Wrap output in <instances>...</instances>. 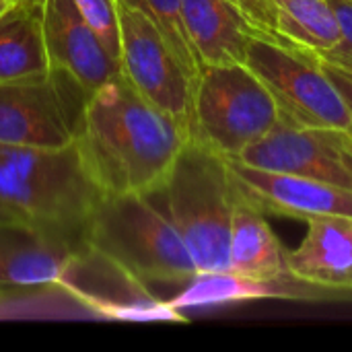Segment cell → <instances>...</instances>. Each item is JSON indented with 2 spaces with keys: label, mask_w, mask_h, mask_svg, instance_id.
<instances>
[{
  "label": "cell",
  "mask_w": 352,
  "mask_h": 352,
  "mask_svg": "<svg viewBox=\"0 0 352 352\" xmlns=\"http://www.w3.org/2000/svg\"><path fill=\"white\" fill-rule=\"evenodd\" d=\"M190 138L120 74L89 95L74 144L103 194H153Z\"/></svg>",
  "instance_id": "1"
},
{
  "label": "cell",
  "mask_w": 352,
  "mask_h": 352,
  "mask_svg": "<svg viewBox=\"0 0 352 352\" xmlns=\"http://www.w3.org/2000/svg\"><path fill=\"white\" fill-rule=\"evenodd\" d=\"M103 192L76 144L37 148L0 144V204L78 248Z\"/></svg>",
  "instance_id": "2"
},
{
  "label": "cell",
  "mask_w": 352,
  "mask_h": 352,
  "mask_svg": "<svg viewBox=\"0 0 352 352\" xmlns=\"http://www.w3.org/2000/svg\"><path fill=\"white\" fill-rule=\"evenodd\" d=\"M159 196L190 250L198 274L227 272L235 206V188L227 159L200 140L190 138Z\"/></svg>",
  "instance_id": "3"
},
{
  "label": "cell",
  "mask_w": 352,
  "mask_h": 352,
  "mask_svg": "<svg viewBox=\"0 0 352 352\" xmlns=\"http://www.w3.org/2000/svg\"><path fill=\"white\" fill-rule=\"evenodd\" d=\"M82 243L103 252L144 285H188L198 274L179 231L153 194H103Z\"/></svg>",
  "instance_id": "4"
},
{
  "label": "cell",
  "mask_w": 352,
  "mask_h": 352,
  "mask_svg": "<svg viewBox=\"0 0 352 352\" xmlns=\"http://www.w3.org/2000/svg\"><path fill=\"white\" fill-rule=\"evenodd\" d=\"M276 124L274 99L245 64L202 66L194 85L192 138L237 159Z\"/></svg>",
  "instance_id": "5"
},
{
  "label": "cell",
  "mask_w": 352,
  "mask_h": 352,
  "mask_svg": "<svg viewBox=\"0 0 352 352\" xmlns=\"http://www.w3.org/2000/svg\"><path fill=\"white\" fill-rule=\"evenodd\" d=\"M245 66L274 99L278 122L295 128H352L351 111L318 56L256 37L250 43Z\"/></svg>",
  "instance_id": "6"
},
{
  "label": "cell",
  "mask_w": 352,
  "mask_h": 352,
  "mask_svg": "<svg viewBox=\"0 0 352 352\" xmlns=\"http://www.w3.org/2000/svg\"><path fill=\"white\" fill-rule=\"evenodd\" d=\"M89 95L58 70L39 80L0 82V144L72 146Z\"/></svg>",
  "instance_id": "7"
},
{
  "label": "cell",
  "mask_w": 352,
  "mask_h": 352,
  "mask_svg": "<svg viewBox=\"0 0 352 352\" xmlns=\"http://www.w3.org/2000/svg\"><path fill=\"white\" fill-rule=\"evenodd\" d=\"M120 70L146 101L194 132V80L159 31L140 10L118 2Z\"/></svg>",
  "instance_id": "8"
},
{
  "label": "cell",
  "mask_w": 352,
  "mask_h": 352,
  "mask_svg": "<svg viewBox=\"0 0 352 352\" xmlns=\"http://www.w3.org/2000/svg\"><path fill=\"white\" fill-rule=\"evenodd\" d=\"M56 287L93 316L107 320L184 322V316L171 303L157 299L148 285L89 243L72 250Z\"/></svg>",
  "instance_id": "9"
},
{
  "label": "cell",
  "mask_w": 352,
  "mask_h": 352,
  "mask_svg": "<svg viewBox=\"0 0 352 352\" xmlns=\"http://www.w3.org/2000/svg\"><path fill=\"white\" fill-rule=\"evenodd\" d=\"M235 161L258 169L301 175L352 192V132L344 128H295L278 122Z\"/></svg>",
  "instance_id": "10"
},
{
  "label": "cell",
  "mask_w": 352,
  "mask_h": 352,
  "mask_svg": "<svg viewBox=\"0 0 352 352\" xmlns=\"http://www.w3.org/2000/svg\"><path fill=\"white\" fill-rule=\"evenodd\" d=\"M235 190L266 217L307 221L314 217H352V192L301 175L250 167L227 159Z\"/></svg>",
  "instance_id": "11"
},
{
  "label": "cell",
  "mask_w": 352,
  "mask_h": 352,
  "mask_svg": "<svg viewBox=\"0 0 352 352\" xmlns=\"http://www.w3.org/2000/svg\"><path fill=\"white\" fill-rule=\"evenodd\" d=\"M43 39L52 70L66 72L87 93L122 74L72 0H43Z\"/></svg>",
  "instance_id": "12"
},
{
  "label": "cell",
  "mask_w": 352,
  "mask_h": 352,
  "mask_svg": "<svg viewBox=\"0 0 352 352\" xmlns=\"http://www.w3.org/2000/svg\"><path fill=\"white\" fill-rule=\"evenodd\" d=\"M74 245L31 223H0V287H56Z\"/></svg>",
  "instance_id": "13"
},
{
  "label": "cell",
  "mask_w": 352,
  "mask_h": 352,
  "mask_svg": "<svg viewBox=\"0 0 352 352\" xmlns=\"http://www.w3.org/2000/svg\"><path fill=\"white\" fill-rule=\"evenodd\" d=\"M305 223L301 243L287 250V270L320 287L352 291V217H314Z\"/></svg>",
  "instance_id": "14"
},
{
  "label": "cell",
  "mask_w": 352,
  "mask_h": 352,
  "mask_svg": "<svg viewBox=\"0 0 352 352\" xmlns=\"http://www.w3.org/2000/svg\"><path fill=\"white\" fill-rule=\"evenodd\" d=\"M182 14L202 66L245 64L250 43L262 37L229 0H182Z\"/></svg>",
  "instance_id": "15"
},
{
  "label": "cell",
  "mask_w": 352,
  "mask_h": 352,
  "mask_svg": "<svg viewBox=\"0 0 352 352\" xmlns=\"http://www.w3.org/2000/svg\"><path fill=\"white\" fill-rule=\"evenodd\" d=\"M50 72L43 0H12L0 12V82L39 80Z\"/></svg>",
  "instance_id": "16"
},
{
  "label": "cell",
  "mask_w": 352,
  "mask_h": 352,
  "mask_svg": "<svg viewBox=\"0 0 352 352\" xmlns=\"http://www.w3.org/2000/svg\"><path fill=\"white\" fill-rule=\"evenodd\" d=\"M229 270L254 280H270L287 270V250L270 229L266 214L237 190L231 219Z\"/></svg>",
  "instance_id": "17"
},
{
  "label": "cell",
  "mask_w": 352,
  "mask_h": 352,
  "mask_svg": "<svg viewBox=\"0 0 352 352\" xmlns=\"http://www.w3.org/2000/svg\"><path fill=\"white\" fill-rule=\"evenodd\" d=\"M280 37L314 56H326L342 39V27L330 0H276Z\"/></svg>",
  "instance_id": "18"
},
{
  "label": "cell",
  "mask_w": 352,
  "mask_h": 352,
  "mask_svg": "<svg viewBox=\"0 0 352 352\" xmlns=\"http://www.w3.org/2000/svg\"><path fill=\"white\" fill-rule=\"evenodd\" d=\"M258 299H274L270 280H254L239 276L231 270L227 272H204L196 274L184 293H179L171 303L177 311L184 307H206L225 303H243Z\"/></svg>",
  "instance_id": "19"
},
{
  "label": "cell",
  "mask_w": 352,
  "mask_h": 352,
  "mask_svg": "<svg viewBox=\"0 0 352 352\" xmlns=\"http://www.w3.org/2000/svg\"><path fill=\"white\" fill-rule=\"evenodd\" d=\"M122 4H128L142 14H146L163 33L179 62L184 64L186 72L190 78L198 80V74L202 70V64L192 47V41L188 37L186 25H184V14H182V0H118Z\"/></svg>",
  "instance_id": "20"
},
{
  "label": "cell",
  "mask_w": 352,
  "mask_h": 352,
  "mask_svg": "<svg viewBox=\"0 0 352 352\" xmlns=\"http://www.w3.org/2000/svg\"><path fill=\"white\" fill-rule=\"evenodd\" d=\"M87 25L101 39L105 50L120 62V14L118 0H72Z\"/></svg>",
  "instance_id": "21"
},
{
  "label": "cell",
  "mask_w": 352,
  "mask_h": 352,
  "mask_svg": "<svg viewBox=\"0 0 352 352\" xmlns=\"http://www.w3.org/2000/svg\"><path fill=\"white\" fill-rule=\"evenodd\" d=\"M239 12L254 25V29L268 41L291 45L287 43L276 27V0H229ZM295 47V45H293Z\"/></svg>",
  "instance_id": "22"
},
{
  "label": "cell",
  "mask_w": 352,
  "mask_h": 352,
  "mask_svg": "<svg viewBox=\"0 0 352 352\" xmlns=\"http://www.w3.org/2000/svg\"><path fill=\"white\" fill-rule=\"evenodd\" d=\"M330 2L334 6L340 27H342V39L332 52H328L326 56H320V58L352 72V2L351 0H330Z\"/></svg>",
  "instance_id": "23"
},
{
  "label": "cell",
  "mask_w": 352,
  "mask_h": 352,
  "mask_svg": "<svg viewBox=\"0 0 352 352\" xmlns=\"http://www.w3.org/2000/svg\"><path fill=\"white\" fill-rule=\"evenodd\" d=\"M318 58H320V56H318ZM320 64H322L324 72L328 74V78H330V80L334 82V87L338 89V93L342 95V99H344V103H346V107H349L352 118V72L351 70L340 68V66H336V64H332V62H328V60H322V58H320Z\"/></svg>",
  "instance_id": "24"
},
{
  "label": "cell",
  "mask_w": 352,
  "mask_h": 352,
  "mask_svg": "<svg viewBox=\"0 0 352 352\" xmlns=\"http://www.w3.org/2000/svg\"><path fill=\"white\" fill-rule=\"evenodd\" d=\"M14 307V299L6 293L4 287H0V318L10 316V309Z\"/></svg>",
  "instance_id": "25"
},
{
  "label": "cell",
  "mask_w": 352,
  "mask_h": 352,
  "mask_svg": "<svg viewBox=\"0 0 352 352\" xmlns=\"http://www.w3.org/2000/svg\"><path fill=\"white\" fill-rule=\"evenodd\" d=\"M6 221H23V219L16 212H12L10 208H6L4 204H0V223H6Z\"/></svg>",
  "instance_id": "26"
},
{
  "label": "cell",
  "mask_w": 352,
  "mask_h": 352,
  "mask_svg": "<svg viewBox=\"0 0 352 352\" xmlns=\"http://www.w3.org/2000/svg\"><path fill=\"white\" fill-rule=\"evenodd\" d=\"M8 4H10V0H0V12H2Z\"/></svg>",
  "instance_id": "27"
},
{
  "label": "cell",
  "mask_w": 352,
  "mask_h": 352,
  "mask_svg": "<svg viewBox=\"0 0 352 352\" xmlns=\"http://www.w3.org/2000/svg\"><path fill=\"white\" fill-rule=\"evenodd\" d=\"M10 2H12V0H10Z\"/></svg>",
  "instance_id": "28"
},
{
  "label": "cell",
  "mask_w": 352,
  "mask_h": 352,
  "mask_svg": "<svg viewBox=\"0 0 352 352\" xmlns=\"http://www.w3.org/2000/svg\"><path fill=\"white\" fill-rule=\"evenodd\" d=\"M351 2H352V0H351Z\"/></svg>",
  "instance_id": "29"
}]
</instances>
